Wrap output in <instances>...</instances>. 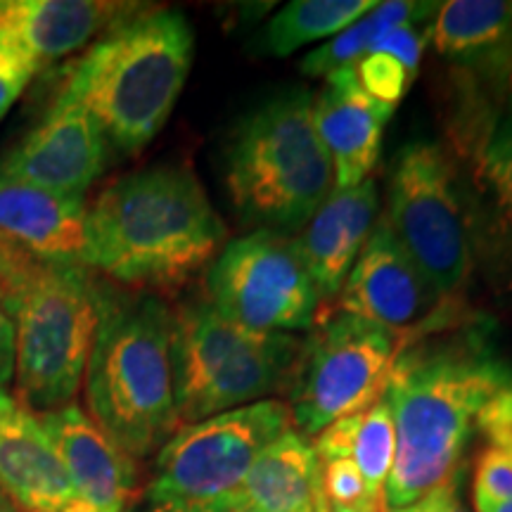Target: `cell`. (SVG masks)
<instances>
[{"mask_svg":"<svg viewBox=\"0 0 512 512\" xmlns=\"http://www.w3.org/2000/svg\"><path fill=\"white\" fill-rule=\"evenodd\" d=\"M207 294L221 316L256 332L309 330L323 304L297 240L264 228L223 245Z\"/></svg>","mask_w":512,"mask_h":512,"instance_id":"cell-11","label":"cell"},{"mask_svg":"<svg viewBox=\"0 0 512 512\" xmlns=\"http://www.w3.org/2000/svg\"><path fill=\"white\" fill-rule=\"evenodd\" d=\"M396 458V432L392 408L387 399H377L368 411L361 413V422L351 446V460L361 472L363 482H366L368 494L377 503H384V486H387L389 472L394 467Z\"/></svg>","mask_w":512,"mask_h":512,"instance_id":"cell-26","label":"cell"},{"mask_svg":"<svg viewBox=\"0 0 512 512\" xmlns=\"http://www.w3.org/2000/svg\"><path fill=\"white\" fill-rule=\"evenodd\" d=\"M472 498L512 501V432L486 439L472 482Z\"/></svg>","mask_w":512,"mask_h":512,"instance_id":"cell-28","label":"cell"},{"mask_svg":"<svg viewBox=\"0 0 512 512\" xmlns=\"http://www.w3.org/2000/svg\"><path fill=\"white\" fill-rule=\"evenodd\" d=\"M15 328H12L10 313L5 309L3 294H0V389H8L15 382Z\"/></svg>","mask_w":512,"mask_h":512,"instance_id":"cell-32","label":"cell"},{"mask_svg":"<svg viewBox=\"0 0 512 512\" xmlns=\"http://www.w3.org/2000/svg\"><path fill=\"white\" fill-rule=\"evenodd\" d=\"M0 512H19L3 489H0Z\"/></svg>","mask_w":512,"mask_h":512,"instance_id":"cell-35","label":"cell"},{"mask_svg":"<svg viewBox=\"0 0 512 512\" xmlns=\"http://www.w3.org/2000/svg\"><path fill=\"white\" fill-rule=\"evenodd\" d=\"M392 512H467L458 498V475L432 489L430 494L418 498L415 503Z\"/></svg>","mask_w":512,"mask_h":512,"instance_id":"cell-31","label":"cell"},{"mask_svg":"<svg viewBox=\"0 0 512 512\" xmlns=\"http://www.w3.org/2000/svg\"><path fill=\"white\" fill-rule=\"evenodd\" d=\"M98 325L83 373L88 418L126 453L145 460L181 430L174 394V311L152 292L95 275Z\"/></svg>","mask_w":512,"mask_h":512,"instance_id":"cell-3","label":"cell"},{"mask_svg":"<svg viewBox=\"0 0 512 512\" xmlns=\"http://www.w3.org/2000/svg\"><path fill=\"white\" fill-rule=\"evenodd\" d=\"M387 223L441 302L460 309L472 240L456 164L439 143L415 140L396 155Z\"/></svg>","mask_w":512,"mask_h":512,"instance_id":"cell-8","label":"cell"},{"mask_svg":"<svg viewBox=\"0 0 512 512\" xmlns=\"http://www.w3.org/2000/svg\"><path fill=\"white\" fill-rule=\"evenodd\" d=\"M427 43H430V22L396 27L377 38L375 46L354 64L363 91L396 110L418 76Z\"/></svg>","mask_w":512,"mask_h":512,"instance_id":"cell-23","label":"cell"},{"mask_svg":"<svg viewBox=\"0 0 512 512\" xmlns=\"http://www.w3.org/2000/svg\"><path fill=\"white\" fill-rule=\"evenodd\" d=\"M0 489L19 512H93L38 415L8 389H0Z\"/></svg>","mask_w":512,"mask_h":512,"instance_id":"cell-14","label":"cell"},{"mask_svg":"<svg viewBox=\"0 0 512 512\" xmlns=\"http://www.w3.org/2000/svg\"><path fill=\"white\" fill-rule=\"evenodd\" d=\"M373 178L349 190H332L297 240L320 299H337L377 219Z\"/></svg>","mask_w":512,"mask_h":512,"instance_id":"cell-18","label":"cell"},{"mask_svg":"<svg viewBox=\"0 0 512 512\" xmlns=\"http://www.w3.org/2000/svg\"><path fill=\"white\" fill-rule=\"evenodd\" d=\"M60 453L76 494L93 512H131L136 494L133 460L112 444L79 403L38 415Z\"/></svg>","mask_w":512,"mask_h":512,"instance_id":"cell-16","label":"cell"},{"mask_svg":"<svg viewBox=\"0 0 512 512\" xmlns=\"http://www.w3.org/2000/svg\"><path fill=\"white\" fill-rule=\"evenodd\" d=\"M430 43L460 67L508 72L512 0H448L430 22Z\"/></svg>","mask_w":512,"mask_h":512,"instance_id":"cell-20","label":"cell"},{"mask_svg":"<svg viewBox=\"0 0 512 512\" xmlns=\"http://www.w3.org/2000/svg\"><path fill=\"white\" fill-rule=\"evenodd\" d=\"M394 107L363 91L354 67L330 74L313 98V124L328 150L335 188L349 190L368 181L380 159L382 133Z\"/></svg>","mask_w":512,"mask_h":512,"instance_id":"cell-15","label":"cell"},{"mask_svg":"<svg viewBox=\"0 0 512 512\" xmlns=\"http://www.w3.org/2000/svg\"><path fill=\"white\" fill-rule=\"evenodd\" d=\"M320 486L330 512H384L387 505L368 494L366 482L351 458L318 460Z\"/></svg>","mask_w":512,"mask_h":512,"instance_id":"cell-27","label":"cell"},{"mask_svg":"<svg viewBox=\"0 0 512 512\" xmlns=\"http://www.w3.org/2000/svg\"><path fill=\"white\" fill-rule=\"evenodd\" d=\"M86 200L12 178L0 169V238L46 259L79 261Z\"/></svg>","mask_w":512,"mask_h":512,"instance_id":"cell-19","label":"cell"},{"mask_svg":"<svg viewBox=\"0 0 512 512\" xmlns=\"http://www.w3.org/2000/svg\"><path fill=\"white\" fill-rule=\"evenodd\" d=\"M384 399L396 458L384 486L389 510L406 508L458 475L467 444L512 432V368L479 328L430 325L403 339Z\"/></svg>","mask_w":512,"mask_h":512,"instance_id":"cell-1","label":"cell"},{"mask_svg":"<svg viewBox=\"0 0 512 512\" xmlns=\"http://www.w3.org/2000/svg\"><path fill=\"white\" fill-rule=\"evenodd\" d=\"M136 12V5L102 0H10L0 8V36L41 69L86 48Z\"/></svg>","mask_w":512,"mask_h":512,"instance_id":"cell-17","label":"cell"},{"mask_svg":"<svg viewBox=\"0 0 512 512\" xmlns=\"http://www.w3.org/2000/svg\"><path fill=\"white\" fill-rule=\"evenodd\" d=\"M145 512H259L242 501L238 494H230L216 501H159L147 503Z\"/></svg>","mask_w":512,"mask_h":512,"instance_id":"cell-30","label":"cell"},{"mask_svg":"<svg viewBox=\"0 0 512 512\" xmlns=\"http://www.w3.org/2000/svg\"><path fill=\"white\" fill-rule=\"evenodd\" d=\"M318 472L316 448L302 432L287 430L256 458L235 494L259 512H313Z\"/></svg>","mask_w":512,"mask_h":512,"instance_id":"cell-21","label":"cell"},{"mask_svg":"<svg viewBox=\"0 0 512 512\" xmlns=\"http://www.w3.org/2000/svg\"><path fill=\"white\" fill-rule=\"evenodd\" d=\"M226 188L245 223L273 233L304 228L335 190L313 124V95L283 91L238 121L226 147Z\"/></svg>","mask_w":512,"mask_h":512,"instance_id":"cell-6","label":"cell"},{"mask_svg":"<svg viewBox=\"0 0 512 512\" xmlns=\"http://www.w3.org/2000/svg\"><path fill=\"white\" fill-rule=\"evenodd\" d=\"M434 306L456 309L441 302L418 264L396 240L387 219L377 221L344 280L342 292L337 294L335 311L375 320L408 337L411 330L422 328V320L430 313H441L432 311Z\"/></svg>","mask_w":512,"mask_h":512,"instance_id":"cell-13","label":"cell"},{"mask_svg":"<svg viewBox=\"0 0 512 512\" xmlns=\"http://www.w3.org/2000/svg\"><path fill=\"white\" fill-rule=\"evenodd\" d=\"M36 72V64L17 46H12L8 38L0 36V119L10 112Z\"/></svg>","mask_w":512,"mask_h":512,"instance_id":"cell-29","label":"cell"},{"mask_svg":"<svg viewBox=\"0 0 512 512\" xmlns=\"http://www.w3.org/2000/svg\"><path fill=\"white\" fill-rule=\"evenodd\" d=\"M107 159L110 143L98 121L62 88L34 131L0 157V169L36 188L86 200Z\"/></svg>","mask_w":512,"mask_h":512,"instance_id":"cell-12","label":"cell"},{"mask_svg":"<svg viewBox=\"0 0 512 512\" xmlns=\"http://www.w3.org/2000/svg\"><path fill=\"white\" fill-rule=\"evenodd\" d=\"M313 512H330L328 501H325V496H323V486H320V472L316 479V489H313Z\"/></svg>","mask_w":512,"mask_h":512,"instance_id":"cell-34","label":"cell"},{"mask_svg":"<svg viewBox=\"0 0 512 512\" xmlns=\"http://www.w3.org/2000/svg\"><path fill=\"white\" fill-rule=\"evenodd\" d=\"M290 430V406L264 399L185 425L166 441L147 484V503L216 501L240 491L256 458Z\"/></svg>","mask_w":512,"mask_h":512,"instance_id":"cell-10","label":"cell"},{"mask_svg":"<svg viewBox=\"0 0 512 512\" xmlns=\"http://www.w3.org/2000/svg\"><path fill=\"white\" fill-rule=\"evenodd\" d=\"M290 380V415L306 437L382 399L403 335L375 320L335 311L316 318Z\"/></svg>","mask_w":512,"mask_h":512,"instance_id":"cell-9","label":"cell"},{"mask_svg":"<svg viewBox=\"0 0 512 512\" xmlns=\"http://www.w3.org/2000/svg\"><path fill=\"white\" fill-rule=\"evenodd\" d=\"M441 3H418V0H387L377 3L368 15L356 19L347 29L332 36L328 43L313 50L302 60V72L306 76H325L349 69L375 46L377 38L387 31L406 24L432 22Z\"/></svg>","mask_w":512,"mask_h":512,"instance_id":"cell-22","label":"cell"},{"mask_svg":"<svg viewBox=\"0 0 512 512\" xmlns=\"http://www.w3.org/2000/svg\"><path fill=\"white\" fill-rule=\"evenodd\" d=\"M0 8H3V3H0Z\"/></svg>","mask_w":512,"mask_h":512,"instance_id":"cell-37","label":"cell"},{"mask_svg":"<svg viewBox=\"0 0 512 512\" xmlns=\"http://www.w3.org/2000/svg\"><path fill=\"white\" fill-rule=\"evenodd\" d=\"M375 5L373 0H294L266 24L259 46L266 55L287 57L309 43L337 36Z\"/></svg>","mask_w":512,"mask_h":512,"instance_id":"cell-24","label":"cell"},{"mask_svg":"<svg viewBox=\"0 0 512 512\" xmlns=\"http://www.w3.org/2000/svg\"><path fill=\"white\" fill-rule=\"evenodd\" d=\"M226 242L207 192L183 166H152L107 185L86 209L79 261L107 283L169 292L188 283Z\"/></svg>","mask_w":512,"mask_h":512,"instance_id":"cell-2","label":"cell"},{"mask_svg":"<svg viewBox=\"0 0 512 512\" xmlns=\"http://www.w3.org/2000/svg\"><path fill=\"white\" fill-rule=\"evenodd\" d=\"M477 512H512V501H482V498H472Z\"/></svg>","mask_w":512,"mask_h":512,"instance_id":"cell-33","label":"cell"},{"mask_svg":"<svg viewBox=\"0 0 512 512\" xmlns=\"http://www.w3.org/2000/svg\"><path fill=\"white\" fill-rule=\"evenodd\" d=\"M192 53L195 36L181 12H136L86 50L64 91L93 114L110 147L138 155L174 112Z\"/></svg>","mask_w":512,"mask_h":512,"instance_id":"cell-5","label":"cell"},{"mask_svg":"<svg viewBox=\"0 0 512 512\" xmlns=\"http://www.w3.org/2000/svg\"><path fill=\"white\" fill-rule=\"evenodd\" d=\"M0 294L15 328V396L43 415L74 403L98 325L95 273L0 238Z\"/></svg>","mask_w":512,"mask_h":512,"instance_id":"cell-4","label":"cell"},{"mask_svg":"<svg viewBox=\"0 0 512 512\" xmlns=\"http://www.w3.org/2000/svg\"><path fill=\"white\" fill-rule=\"evenodd\" d=\"M475 183L498 233L512 245V114L489 121L472 150Z\"/></svg>","mask_w":512,"mask_h":512,"instance_id":"cell-25","label":"cell"},{"mask_svg":"<svg viewBox=\"0 0 512 512\" xmlns=\"http://www.w3.org/2000/svg\"><path fill=\"white\" fill-rule=\"evenodd\" d=\"M505 91H508V112L512 114V62L505 72Z\"/></svg>","mask_w":512,"mask_h":512,"instance_id":"cell-36","label":"cell"},{"mask_svg":"<svg viewBox=\"0 0 512 512\" xmlns=\"http://www.w3.org/2000/svg\"><path fill=\"white\" fill-rule=\"evenodd\" d=\"M302 339L256 332L221 316L209 299L174 311V394L181 427L264 401L290 387Z\"/></svg>","mask_w":512,"mask_h":512,"instance_id":"cell-7","label":"cell"}]
</instances>
